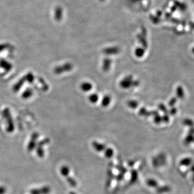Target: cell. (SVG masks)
I'll return each instance as SVG.
<instances>
[{
    "label": "cell",
    "instance_id": "obj_1",
    "mask_svg": "<svg viewBox=\"0 0 194 194\" xmlns=\"http://www.w3.org/2000/svg\"><path fill=\"white\" fill-rule=\"evenodd\" d=\"M139 80H134L132 75H127L119 82L120 88L123 89H128L131 88H136L140 85Z\"/></svg>",
    "mask_w": 194,
    "mask_h": 194
},
{
    "label": "cell",
    "instance_id": "obj_2",
    "mask_svg": "<svg viewBox=\"0 0 194 194\" xmlns=\"http://www.w3.org/2000/svg\"><path fill=\"white\" fill-rule=\"evenodd\" d=\"M74 69V65L71 63H66L64 64L56 67L54 69V73L56 74H62L63 73L70 72Z\"/></svg>",
    "mask_w": 194,
    "mask_h": 194
},
{
    "label": "cell",
    "instance_id": "obj_3",
    "mask_svg": "<svg viewBox=\"0 0 194 194\" xmlns=\"http://www.w3.org/2000/svg\"><path fill=\"white\" fill-rule=\"evenodd\" d=\"M3 116L6 118L7 120V122H8V127L7 128V130L8 132H12L13 131H14V123L12 121L10 113L9 110H8V108L5 109L3 111Z\"/></svg>",
    "mask_w": 194,
    "mask_h": 194
},
{
    "label": "cell",
    "instance_id": "obj_4",
    "mask_svg": "<svg viewBox=\"0 0 194 194\" xmlns=\"http://www.w3.org/2000/svg\"><path fill=\"white\" fill-rule=\"evenodd\" d=\"M102 51L103 53L106 55H115L120 53V49L118 46H112L106 47Z\"/></svg>",
    "mask_w": 194,
    "mask_h": 194
},
{
    "label": "cell",
    "instance_id": "obj_5",
    "mask_svg": "<svg viewBox=\"0 0 194 194\" xmlns=\"http://www.w3.org/2000/svg\"><path fill=\"white\" fill-rule=\"evenodd\" d=\"M159 113L157 110H153V111H148L145 107H141L139 110L138 114L139 116H144L148 117L149 116H155L158 114Z\"/></svg>",
    "mask_w": 194,
    "mask_h": 194
},
{
    "label": "cell",
    "instance_id": "obj_6",
    "mask_svg": "<svg viewBox=\"0 0 194 194\" xmlns=\"http://www.w3.org/2000/svg\"><path fill=\"white\" fill-rule=\"evenodd\" d=\"M51 192V188L49 186H44L39 189H33L30 191L31 194H49Z\"/></svg>",
    "mask_w": 194,
    "mask_h": 194
},
{
    "label": "cell",
    "instance_id": "obj_7",
    "mask_svg": "<svg viewBox=\"0 0 194 194\" xmlns=\"http://www.w3.org/2000/svg\"><path fill=\"white\" fill-rule=\"evenodd\" d=\"M39 134L37 133H34L31 135V140L29 142L28 145V150L29 152H31L32 150L35 148L36 144V140L38 138Z\"/></svg>",
    "mask_w": 194,
    "mask_h": 194
},
{
    "label": "cell",
    "instance_id": "obj_8",
    "mask_svg": "<svg viewBox=\"0 0 194 194\" xmlns=\"http://www.w3.org/2000/svg\"><path fill=\"white\" fill-rule=\"evenodd\" d=\"M112 60L110 58L106 57L102 60V69L104 72H108L111 69Z\"/></svg>",
    "mask_w": 194,
    "mask_h": 194
},
{
    "label": "cell",
    "instance_id": "obj_9",
    "mask_svg": "<svg viewBox=\"0 0 194 194\" xmlns=\"http://www.w3.org/2000/svg\"><path fill=\"white\" fill-rule=\"evenodd\" d=\"M93 148L98 152H104L106 149V146L104 143H100L97 141H93L92 143Z\"/></svg>",
    "mask_w": 194,
    "mask_h": 194
},
{
    "label": "cell",
    "instance_id": "obj_10",
    "mask_svg": "<svg viewBox=\"0 0 194 194\" xmlns=\"http://www.w3.org/2000/svg\"><path fill=\"white\" fill-rule=\"evenodd\" d=\"M0 67L7 72H9L13 68V65L7 60L2 59L0 60Z\"/></svg>",
    "mask_w": 194,
    "mask_h": 194
},
{
    "label": "cell",
    "instance_id": "obj_11",
    "mask_svg": "<svg viewBox=\"0 0 194 194\" xmlns=\"http://www.w3.org/2000/svg\"><path fill=\"white\" fill-rule=\"evenodd\" d=\"M80 88L82 91L88 92L92 89L93 85L88 82H84L80 84Z\"/></svg>",
    "mask_w": 194,
    "mask_h": 194
},
{
    "label": "cell",
    "instance_id": "obj_12",
    "mask_svg": "<svg viewBox=\"0 0 194 194\" xmlns=\"http://www.w3.org/2000/svg\"><path fill=\"white\" fill-rule=\"evenodd\" d=\"M111 101H112V98L110 95L106 94L102 98V102H101L102 106L104 107H107L111 103Z\"/></svg>",
    "mask_w": 194,
    "mask_h": 194
},
{
    "label": "cell",
    "instance_id": "obj_13",
    "mask_svg": "<svg viewBox=\"0 0 194 194\" xmlns=\"http://www.w3.org/2000/svg\"><path fill=\"white\" fill-rule=\"evenodd\" d=\"M145 50L143 47H138L137 48H136V49L135 50V55L136 56V57L138 58H142L143 57V56L145 54Z\"/></svg>",
    "mask_w": 194,
    "mask_h": 194
},
{
    "label": "cell",
    "instance_id": "obj_14",
    "mask_svg": "<svg viewBox=\"0 0 194 194\" xmlns=\"http://www.w3.org/2000/svg\"><path fill=\"white\" fill-rule=\"evenodd\" d=\"M176 97L179 99H182L185 97V92L183 88L181 86H179L176 89Z\"/></svg>",
    "mask_w": 194,
    "mask_h": 194
},
{
    "label": "cell",
    "instance_id": "obj_15",
    "mask_svg": "<svg viewBox=\"0 0 194 194\" xmlns=\"http://www.w3.org/2000/svg\"><path fill=\"white\" fill-rule=\"evenodd\" d=\"M25 81V77H23V78L21 79L19 82L14 85V88H13L14 91L15 92L19 91V90L22 87Z\"/></svg>",
    "mask_w": 194,
    "mask_h": 194
},
{
    "label": "cell",
    "instance_id": "obj_16",
    "mask_svg": "<svg viewBox=\"0 0 194 194\" xmlns=\"http://www.w3.org/2000/svg\"><path fill=\"white\" fill-rule=\"evenodd\" d=\"M99 97L98 94L96 93H93L88 96V100L92 104H95L99 100Z\"/></svg>",
    "mask_w": 194,
    "mask_h": 194
},
{
    "label": "cell",
    "instance_id": "obj_17",
    "mask_svg": "<svg viewBox=\"0 0 194 194\" xmlns=\"http://www.w3.org/2000/svg\"><path fill=\"white\" fill-rule=\"evenodd\" d=\"M127 105L131 109H136L139 106V102L135 100H130L127 102Z\"/></svg>",
    "mask_w": 194,
    "mask_h": 194
},
{
    "label": "cell",
    "instance_id": "obj_18",
    "mask_svg": "<svg viewBox=\"0 0 194 194\" xmlns=\"http://www.w3.org/2000/svg\"><path fill=\"white\" fill-rule=\"evenodd\" d=\"M60 173L62 175L66 177V178L70 177V176H69L70 174L69 168L66 166L62 167L60 169Z\"/></svg>",
    "mask_w": 194,
    "mask_h": 194
},
{
    "label": "cell",
    "instance_id": "obj_19",
    "mask_svg": "<svg viewBox=\"0 0 194 194\" xmlns=\"http://www.w3.org/2000/svg\"><path fill=\"white\" fill-rule=\"evenodd\" d=\"M32 95H33V91H32V89L28 88L22 94V98L24 99H28L32 97Z\"/></svg>",
    "mask_w": 194,
    "mask_h": 194
},
{
    "label": "cell",
    "instance_id": "obj_20",
    "mask_svg": "<svg viewBox=\"0 0 194 194\" xmlns=\"http://www.w3.org/2000/svg\"><path fill=\"white\" fill-rule=\"evenodd\" d=\"M104 155L107 158H111L113 156L114 154V150L111 148H107L104 152Z\"/></svg>",
    "mask_w": 194,
    "mask_h": 194
},
{
    "label": "cell",
    "instance_id": "obj_21",
    "mask_svg": "<svg viewBox=\"0 0 194 194\" xmlns=\"http://www.w3.org/2000/svg\"><path fill=\"white\" fill-rule=\"evenodd\" d=\"M182 124L185 126H189L190 127H194V122L193 121V120H191L190 119H188V118L184 119L183 122H182Z\"/></svg>",
    "mask_w": 194,
    "mask_h": 194
},
{
    "label": "cell",
    "instance_id": "obj_22",
    "mask_svg": "<svg viewBox=\"0 0 194 194\" xmlns=\"http://www.w3.org/2000/svg\"><path fill=\"white\" fill-rule=\"evenodd\" d=\"M36 153L38 157H43L44 155V151L43 149V147L38 146L36 149Z\"/></svg>",
    "mask_w": 194,
    "mask_h": 194
},
{
    "label": "cell",
    "instance_id": "obj_23",
    "mask_svg": "<svg viewBox=\"0 0 194 194\" xmlns=\"http://www.w3.org/2000/svg\"><path fill=\"white\" fill-rule=\"evenodd\" d=\"M153 120H154V122L156 124H160L162 122V116H160L159 114L156 115V116H153Z\"/></svg>",
    "mask_w": 194,
    "mask_h": 194
},
{
    "label": "cell",
    "instance_id": "obj_24",
    "mask_svg": "<svg viewBox=\"0 0 194 194\" xmlns=\"http://www.w3.org/2000/svg\"><path fill=\"white\" fill-rule=\"evenodd\" d=\"M24 77L25 80H27L29 83H32L34 80V76L32 73H29Z\"/></svg>",
    "mask_w": 194,
    "mask_h": 194
},
{
    "label": "cell",
    "instance_id": "obj_25",
    "mask_svg": "<svg viewBox=\"0 0 194 194\" xmlns=\"http://www.w3.org/2000/svg\"><path fill=\"white\" fill-rule=\"evenodd\" d=\"M175 5L179 8V9L182 10V11H185L187 9V5H185L184 3H181L180 2L177 1L175 3Z\"/></svg>",
    "mask_w": 194,
    "mask_h": 194
},
{
    "label": "cell",
    "instance_id": "obj_26",
    "mask_svg": "<svg viewBox=\"0 0 194 194\" xmlns=\"http://www.w3.org/2000/svg\"><path fill=\"white\" fill-rule=\"evenodd\" d=\"M158 108L160 110V111H162L164 114H167V113H168V110L167 109L166 106L163 104L162 103H161L158 106Z\"/></svg>",
    "mask_w": 194,
    "mask_h": 194
},
{
    "label": "cell",
    "instance_id": "obj_27",
    "mask_svg": "<svg viewBox=\"0 0 194 194\" xmlns=\"http://www.w3.org/2000/svg\"><path fill=\"white\" fill-rule=\"evenodd\" d=\"M177 102V98L176 97H173L171 98V99L168 102V106L169 107H174Z\"/></svg>",
    "mask_w": 194,
    "mask_h": 194
},
{
    "label": "cell",
    "instance_id": "obj_28",
    "mask_svg": "<svg viewBox=\"0 0 194 194\" xmlns=\"http://www.w3.org/2000/svg\"><path fill=\"white\" fill-rule=\"evenodd\" d=\"M162 122H163L165 123L169 122V121L170 120V117H169V116L168 115V113L164 114V115L162 116Z\"/></svg>",
    "mask_w": 194,
    "mask_h": 194
},
{
    "label": "cell",
    "instance_id": "obj_29",
    "mask_svg": "<svg viewBox=\"0 0 194 194\" xmlns=\"http://www.w3.org/2000/svg\"><path fill=\"white\" fill-rule=\"evenodd\" d=\"M50 142V140L48 139H45L44 140H43L41 141H40L39 143L38 144V146H41V147H43V146H44L45 144H46Z\"/></svg>",
    "mask_w": 194,
    "mask_h": 194
},
{
    "label": "cell",
    "instance_id": "obj_30",
    "mask_svg": "<svg viewBox=\"0 0 194 194\" xmlns=\"http://www.w3.org/2000/svg\"><path fill=\"white\" fill-rule=\"evenodd\" d=\"M177 111V109L176 108L174 107H172L168 111V113L171 116H174L176 114Z\"/></svg>",
    "mask_w": 194,
    "mask_h": 194
},
{
    "label": "cell",
    "instance_id": "obj_31",
    "mask_svg": "<svg viewBox=\"0 0 194 194\" xmlns=\"http://www.w3.org/2000/svg\"><path fill=\"white\" fill-rule=\"evenodd\" d=\"M6 188L5 187L1 186L0 187V194H5L6 193Z\"/></svg>",
    "mask_w": 194,
    "mask_h": 194
},
{
    "label": "cell",
    "instance_id": "obj_32",
    "mask_svg": "<svg viewBox=\"0 0 194 194\" xmlns=\"http://www.w3.org/2000/svg\"><path fill=\"white\" fill-rule=\"evenodd\" d=\"M6 47H7V45H5V44L0 45V51L3 50Z\"/></svg>",
    "mask_w": 194,
    "mask_h": 194
},
{
    "label": "cell",
    "instance_id": "obj_33",
    "mask_svg": "<svg viewBox=\"0 0 194 194\" xmlns=\"http://www.w3.org/2000/svg\"><path fill=\"white\" fill-rule=\"evenodd\" d=\"M189 132L190 133V134H192V135L194 134V127H192L190 128Z\"/></svg>",
    "mask_w": 194,
    "mask_h": 194
},
{
    "label": "cell",
    "instance_id": "obj_34",
    "mask_svg": "<svg viewBox=\"0 0 194 194\" xmlns=\"http://www.w3.org/2000/svg\"><path fill=\"white\" fill-rule=\"evenodd\" d=\"M190 27L194 29V23H190Z\"/></svg>",
    "mask_w": 194,
    "mask_h": 194
},
{
    "label": "cell",
    "instance_id": "obj_35",
    "mask_svg": "<svg viewBox=\"0 0 194 194\" xmlns=\"http://www.w3.org/2000/svg\"><path fill=\"white\" fill-rule=\"evenodd\" d=\"M191 51H192V52H193V54H194V47H193V49H192Z\"/></svg>",
    "mask_w": 194,
    "mask_h": 194
},
{
    "label": "cell",
    "instance_id": "obj_36",
    "mask_svg": "<svg viewBox=\"0 0 194 194\" xmlns=\"http://www.w3.org/2000/svg\"><path fill=\"white\" fill-rule=\"evenodd\" d=\"M70 194H75L74 193H70Z\"/></svg>",
    "mask_w": 194,
    "mask_h": 194
},
{
    "label": "cell",
    "instance_id": "obj_37",
    "mask_svg": "<svg viewBox=\"0 0 194 194\" xmlns=\"http://www.w3.org/2000/svg\"><path fill=\"white\" fill-rule=\"evenodd\" d=\"M192 1H193V2H194V0H192Z\"/></svg>",
    "mask_w": 194,
    "mask_h": 194
}]
</instances>
